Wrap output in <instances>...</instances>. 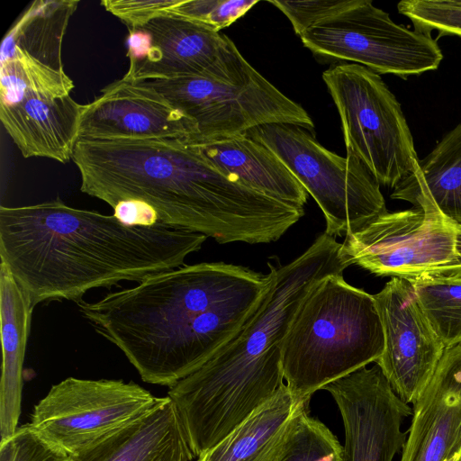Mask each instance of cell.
<instances>
[{
    "mask_svg": "<svg viewBox=\"0 0 461 461\" xmlns=\"http://www.w3.org/2000/svg\"><path fill=\"white\" fill-rule=\"evenodd\" d=\"M269 280L268 274L243 266L203 262L77 304L81 315L125 355L144 382L169 388L239 333Z\"/></svg>",
    "mask_w": 461,
    "mask_h": 461,
    "instance_id": "obj_1",
    "label": "cell"
},
{
    "mask_svg": "<svg viewBox=\"0 0 461 461\" xmlns=\"http://www.w3.org/2000/svg\"><path fill=\"white\" fill-rule=\"evenodd\" d=\"M72 160L81 192L111 207L140 200L158 221L214 239L221 244L279 240L304 209L242 184L179 139H77Z\"/></svg>",
    "mask_w": 461,
    "mask_h": 461,
    "instance_id": "obj_2",
    "label": "cell"
},
{
    "mask_svg": "<svg viewBox=\"0 0 461 461\" xmlns=\"http://www.w3.org/2000/svg\"><path fill=\"white\" fill-rule=\"evenodd\" d=\"M207 238L161 222L128 225L113 214L70 207L59 197L0 207V259L33 307L79 303L91 289L140 283L176 268Z\"/></svg>",
    "mask_w": 461,
    "mask_h": 461,
    "instance_id": "obj_3",
    "label": "cell"
},
{
    "mask_svg": "<svg viewBox=\"0 0 461 461\" xmlns=\"http://www.w3.org/2000/svg\"><path fill=\"white\" fill-rule=\"evenodd\" d=\"M326 232L282 266L267 264L269 284L239 333L196 371L169 387L193 453L221 441L285 384L284 339L302 302L324 277L349 263Z\"/></svg>",
    "mask_w": 461,
    "mask_h": 461,
    "instance_id": "obj_4",
    "label": "cell"
},
{
    "mask_svg": "<svg viewBox=\"0 0 461 461\" xmlns=\"http://www.w3.org/2000/svg\"><path fill=\"white\" fill-rule=\"evenodd\" d=\"M384 333L374 295L343 274L321 279L299 306L282 348L285 384L299 400L376 362Z\"/></svg>",
    "mask_w": 461,
    "mask_h": 461,
    "instance_id": "obj_5",
    "label": "cell"
},
{
    "mask_svg": "<svg viewBox=\"0 0 461 461\" xmlns=\"http://www.w3.org/2000/svg\"><path fill=\"white\" fill-rule=\"evenodd\" d=\"M143 82L194 122L191 144L243 135L272 123L314 129L308 113L250 64L225 76L207 73Z\"/></svg>",
    "mask_w": 461,
    "mask_h": 461,
    "instance_id": "obj_6",
    "label": "cell"
},
{
    "mask_svg": "<svg viewBox=\"0 0 461 461\" xmlns=\"http://www.w3.org/2000/svg\"><path fill=\"white\" fill-rule=\"evenodd\" d=\"M247 134L269 148L313 197L328 235L346 236L388 212L380 183L352 153L340 157L293 124H265Z\"/></svg>",
    "mask_w": 461,
    "mask_h": 461,
    "instance_id": "obj_7",
    "label": "cell"
},
{
    "mask_svg": "<svg viewBox=\"0 0 461 461\" xmlns=\"http://www.w3.org/2000/svg\"><path fill=\"white\" fill-rule=\"evenodd\" d=\"M322 79L338 109L347 152L380 185L394 188L419 159L400 103L379 74L361 65H332Z\"/></svg>",
    "mask_w": 461,
    "mask_h": 461,
    "instance_id": "obj_8",
    "label": "cell"
},
{
    "mask_svg": "<svg viewBox=\"0 0 461 461\" xmlns=\"http://www.w3.org/2000/svg\"><path fill=\"white\" fill-rule=\"evenodd\" d=\"M340 251L349 265L377 276L461 277V224L418 207L387 212L347 234Z\"/></svg>",
    "mask_w": 461,
    "mask_h": 461,
    "instance_id": "obj_9",
    "label": "cell"
},
{
    "mask_svg": "<svg viewBox=\"0 0 461 461\" xmlns=\"http://www.w3.org/2000/svg\"><path fill=\"white\" fill-rule=\"evenodd\" d=\"M315 56L348 60L403 78L437 69L443 54L431 34L393 22L370 0H354L300 36Z\"/></svg>",
    "mask_w": 461,
    "mask_h": 461,
    "instance_id": "obj_10",
    "label": "cell"
},
{
    "mask_svg": "<svg viewBox=\"0 0 461 461\" xmlns=\"http://www.w3.org/2000/svg\"><path fill=\"white\" fill-rule=\"evenodd\" d=\"M162 398L132 381L68 377L34 406L29 424L76 456L141 419Z\"/></svg>",
    "mask_w": 461,
    "mask_h": 461,
    "instance_id": "obj_11",
    "label": "cell"
},
{
    "mask_svg": "<svg viewBox=\"0 0 461 461\" xmlns=\"http://www.w3.org/2000/svg\"><path fill=\"white\" fill-rule=\"evenodd\" d=\"M334 399L345 430L342 461H393L403 447L401 425L411 414L375 364L325 385Z\"/></svg>",
    "mask_w": 461,
    "mask_h": 461,
    "instance_id": "obj_12",
    "label": "cell"
},
{
    "mask_svg": "<svg viewBox=\"0 0 461 461\" xmlns=\"http://www.w3.org/2000/svg\"><path fill=\"white\" fill-rule=\"evenodd\" d=\"M373 295L384 333V349L375 364L396 394L406 403H414L429 382L445 346L410 281L391 277Z\"/></svg>",
    "mask_w": 461,
    "mask_h": 461,
    "instance_id": "obj_13",
    "label": "cell"
},
{
    "mask_svg": "<svg viewBox=\"0 0 461 461\" xmlns=\"http://www.w3.org/2000/svg\"><path fill=\"white\" fill-rule=\"evenodd\" d=\"M138 29L149 32L151 45L143 59L130 62L123 76L134 82L207 73L224 76L249 64L224 33L177 16L159 15Z\"/></svg>",
    "mask_w": 461,
    "mask_h": 461,
    "instance_id": "obj_14",
    "label": "cell"
},
{
    "mask_svg": "<svg viewBox=\"0 0 461 461\" xmlns=\"http://www.w3.org/2000/svg\"><path fill=\"white\" fill-rule=\"evenodd\" d=\"M194 122L144 82L122 77L85 104L77 139H179L195 134Z\"/></svg>",
    "mask_w": 461,
    "mask_h": 461,
    "instance_id": "obj_15",
    "label": "cell"
},
{
    "mask_svg": "<svg viewBox=\"0 0 461 461\" xmlns=\"http://www.w3.org/2000/svg\"><path fill=\"white\" fill-rule=\"evenodd\" d=\"M413 405L400 461H461V344L445 348Z\"/></svg>",
    "mask_w": 461,
    "mask_h": 461,
    "instance_id": "obj_16",
    "label": "cell"
},
{
    "mask_svg": "<svg viewBox=\"0 0 461 461\" xmlns=\"http://www.w3.org/2000/svg\"><path fill=\"white\" fill-rule=\"evenodd\" d=\"M84 106L70 95L24 92L12 104H0V120L23 157L66 163L72 159Z\"/></svg>",
    "mask_w": 461,
    "mask_h": 461,
    "instance_id": "obj_17",
    "label": "cell"
},
{
    "mask_svg": "<svg viewBox=\"0 0 461 461\" xmlns=\"http://www.w3.org/2000/svg\"><path fill=\"white\" fill-rule=\"evenodd\" d=\"M75 461H192L195 456L177 410L168 396L141 419Z\"/></svg>",
    "mask_w": 461,
    "mask_h": 461,
    "instance_id": "obj_18",
    "label": "cell"
},
{
    "mask_svg": "<svg viewBox=\"0 0 461 461\" xmlns=\"http://www.w3.org/2000/svg\"><path fill=\"white\" fill-rule=\"evenodd\" d=\"M34 307L8 267L0 263V439L18 428L23 391V366Z\"/></svg>",
    "mask_w": 461,
    "mask_h": 461,
    "instance_id": "obj_19",
    "label": "cell"
},
{
    "mask_svg": "<svg viewBox=\"0 0 461 461\" xmlns=\"http://www.w3.org/2000/svg\"><path fill=\"white\" fill-rule=\"evenodd\" d=\"M309 402L297 399L285 383L268 402L197 461H277L298 413Z\"/></svg>",
    "mask_w": 461,
    "mask_h": 461,
    "instance_id": "obj_20",
    "label": "cell"
},
{
    "mask_svg": "<svg viewBox=\"0 0 461 461\" xmlns=\"http://www.w3.org/2000/svg\"><path fill=\"white\" fill-rule=\"evenodd\" d=\"M195 146L212 164L245 185L298 207L307 203L309 194L285 163L247 133Z\"/></svg>",
    "mask_w": 461,
    "mask_h": 461,
    "instance_id": "obj_21",
    "label": "cell"
},
{
    "mask_svg": "<svg viewBox=\"0 0 461 461\" xmlns=\"http://www.w3.org/2000/svg\"><path fill=\"white\" fill-rule=\"evenodd\" d=\"M391 198L438 212L461 224V122L418 159L410 175L393 188Z\"/></svg>",
    "mask_w": 461,
    "mask_h": 461,
    "instance_id": "obj_22",
    "label": "cell"
},
{
    "mask_svg": "<svg viewBox=\"0 0 461 461\" xmlns=\"http://www.w3.org/2000/svg\"><path fill=\"white\" fill-rule=\"evenodd\" d=\"M78 4L74 0L33 1L4 37L0 58L18 50L47 67L65 71L62 41Z\"/></svg>",
    "mask_w": 461,
    "mask_h": 461,
    "instance_id": "obj_23",
    "label": "cell"
},
{
    "mask_svg": "<svg viewBox=\"0 0 461 461\" xmlns=\"http://www.w3.org/2000/svg\"><path fill=\"white\" fill-rule=\"evenodd\" d=\"M0 104H12L24 92L50 96L69 95L73 80L58 71L14 50L1 58Z\"/></svg>",
    "mask_w": 461,
    "mask_h": 461,
    "instance_id": "obj_24",
    "label": "cell"
},
{
    "mask_svg": "<svg viewBox=\"0 0 461 461\" xmlns=\"http://www.w3.org/2000/svg\"><path fill=\"white\" fill-rule=\"evenodd\" d=\"M411 283L425 316L445 348L461 344V277Z\"/></svg>",
    "mask_w": 461,
    "mask_h": 461,
    "instance_id": "obj_25",
    "label": "cell"
},
{
    "mask_svg": "<svg viewBox=\"0 0 461 461\" xmlns=\"http://www.w3.org/2000/svg\"><path fill=\"white\" fill-rule=\"evenodd\" d=\"M343 447L321 420L309 413V406L297 415L277 461H342Z\"/></svg>",
    "mask_w": 461,
    "mask_h": 461,
    "instance_id": "obj_26",
    "label": "cell"
},
{
    "mask_svg": "<svg viewBox=\"0 0 461 461\" xmlns=\"http://www.w3.org/2000/svg\"><path fill=\"white\" fill-rule=\"evenodd\" d=\"M258 0H176L165 14L220 32L249 12Z\"/></svg>",
    "mask_w": 461,
    "mask_h": 461,
    "instance_id": "obj_27",
    "label": "cell"
},
{
    "mask_svg": "<svg viewBox=\"0 0 461 461\" xmlns=\"http://www.w3.org/2000/svg\"><path fill=\"white\" fill-rule=\"evenodd\" d=\"M398 12L411 20L415 29L431 34L461 37V1L457 0H402Z\"/></svg>",
    "mask_w": 461,
    "mask_h": 461,
    "instance_id": "obj_28",
    "label": "cell"
},
{
    "mask_svg": "<svg viewBox=\"0 0 461 461\" xmlns=\"http://www.w3.org/2000/svg\"><path fill=\"white\" fill-rule=\"evenodd\" d=\"M0 461H75L63 449L48 441L29 423L0 440Z\"/></svg>",
    "mask_w": 461,
    "mask_h": 461,
    "instance_id": "obj_29",
    "label": "cell"
},
{
    "mask_svg": "<svg viewBox=\"0 0 461 461\" xmlns=\"http://www.w3.org/2000/svg\"><path fill=\"white\" fill-rule=\"evenodd\" d=\"M354 0L268 1L290 21L294 32H303L321 20L330 17L352 5Z\"/></svg>",
    "mask_w": 461,
    "mask_h": 461,
    "instance_id": "obj_30",
    "label": "cell"
},
{
    "mask_svg": "<svg viewBox=\"0 0 461 461\" xmlns=\"http://www.w3.org/2000/svg\"><path fill=\"white\" fill-rule=\"evenodd\" d=\"M176 0H104V9L118 17L129 28L138 29L151 19L164 15Z\"/></svg>",
    "mask_w": 461,
    "mask_h": 461,
    "instance_id": "obj_31",
    "label": "cell"
},
{
    "mask_svg": "<svg viewBox=\"0 0 461 461\" xmlns=\"http://www.w3.org/2000/svg\"><path fill=\"white\" fill-rule=\"evenodd\" d=\"M113 209V215L128 225L150 226L159 222L156 211L140 200L121 201Z\"/></svg>",
    "mask_w": 461,
    "mask_h": 461,
    "instance_id": "obj_32",
    "label": "cell"
},
{
    "mask_svg": "<svg viewBox=\"0 0 461 461\" xmlns=\"http://www.w3.org/2000/svg\"><path fill=\"white\" fill-rule=\"evenodd\" d=\"M150 45L151 37L149 32L141 29L129 30L127 57L130 62L143 59L149 52Z\"/></svg>",
    "mask_w": 461,
    "mask_h": 461,
    "instance_id": "obj_33",
    "label": "cell"
}]
</instances>
